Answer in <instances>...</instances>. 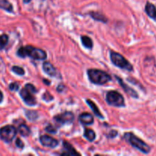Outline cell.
Masks as SVG:
<instances>
[{
    "label": "cell",
    "mask_w": 156,
    "mask_h": 156,
    "mask_svg": "<svg viewBox=\"0 0 156 156\" xmlns=\"http://www.w3.org/2000/svg\"><path fill=\"white\" fill-rule=\"evenodd\" d=\"M17 55L21 58H25L27 56H29L32 59H37V60L45 59L47 57V53L44 50L29 45L20 47L17 51Z\"/></svg>",
    "instance_id": "6da1fadb"
},
{
    "label": "cell",
    "mask_w": 156,
    "mask_h": 156,
    "mask_svg": "<svg viewBox=\"0 0 156 156\" xmlns=\"http://www.w3.org/2000/svg\"><path fill=\"white\" fill-rule=\"evenodd\" d=\"M90 82L95 85H105L111 80V77L108 73L96 69H91L87 72Z\"/></svg>",
    "instance_id": "7a4b0ae2"
},
{
    "label": "cell",
    "mask_w": 156,
    "mask_h": 156,
    "mask_svg": "<svg viewBox=\"0 0 156 156\" xmlns=\"http://www.w3.org/2000/svg\"><path fill=\"white\" fill-rule=\"evenodd\" d=\"M124 138L126 140V142H128L133 147L137 149L143 153L148 154L150 152V146L146 144L141 139L138 138L136 136L134 135L133 133H125Z\"/></svg>",
    "instance_id": "3957f363"
},
{
    "label": "cell",
    "mask_w": 156,
    "mask_h": 156,
    "mask_svg": "<svg viewBox=\"0 0 156 156\" xmlns=\"http://www.w3.org/2000/svg\"><path fill=\"white\" fill-rule=\"evenodd\" d=\"M37 92V90L32 84H26L24 88L20 91V96L24 103L28 106H34L37 104V99L34 94Z\"/></svg>",
    "instance_id": "277c9868"
},
{
    "label": "cell",
    "mask_w": 156,
    "mask_h": 156,
    "mask_svg": "<svg viewBox=\"0 0 156 156\" xmlns=\"http://www.w3.org/2000/svg\"><path fill=\"white\" fill-rule=\"evenodd\" d=\"M110 56H111V60L112 63L116 66L129 72L133 71V67L131 65L130 62L126 60L124 56H122L120 53H116V52H111Z\"/></svg>",
    "instance_id": "5b68a950"
},
{
    "label": "cell",
    "mask_w": 156,
    "mask_h": 156,
    "mask_svg": "<svg viewBox=\"0 0 156 156\" xmlns=\"http://www.w3.org/2000/svg\"><path fill=\"white\" fill-rule=\"evenodd\" d=\"M106 101L111 106L122 108L125 106L124 98L117 91H110L107 93Z\"/></svg>",
    "instance_id": "8992f818"
},
{
    "label": "cell",
    "mask_w": 156,
    "mask_h": 156,
    "mask_svg": "<svg viewBox=\"0 0 156 156\" xmlns=\"http://www.w3.org/2000/svg\"><path fill=\"white\" fill-rule=\"evenodd\" d=\"M18 129L12 125H7L0 128V138L5 143H11L17 135Z\"/></svg>",
    "instance_id": "52a82bcc"
},
{
    "label": "cell",
    "mask_w": 156,
    "mask_h": 156,
    "mask_svg": "<svg viewBox=\"0 0 156 156\" xmlns=\"http://www.w3.org/2000/svg\"><path fill=\"white\" fill-rule=\"evenodd\" d=\"M54 120L60 124H66V123H70L74 120V114L69 111H66L62 114H58L55 116Z\"/></svg>",
    "instance_id": "ba28073f"
},
{
    "label": "cell",
    "mask_w": 156,
    "mask_h": 156,
    "mask_svg": "<svg viewBox=\"0 0 156 156\" xmlns=\"http://www.w3.org/2000/svg\"><path fill=\"white\" fill-rule=\"evenodd\" d=\"M40 142L45 147L54 149L59 145V141L48 135H43L40 137Z\"/></svg>",
    "instance_id": "9c48e42d"
},
{
    "label": "cell",
    "mask_w": 156,
    "mask_h": 156,
    "mask_svg": "<svg viewBox=\"0 0 156 156\" xmlns=\"http://www.w3.org/2000/svg\"><path fill=\"white\" fill-rule=\"evenodd\" d=\"M116 77H117V81H118L119 83H120V86L123 88V90H124V91H126V92L127 93L130 97L134 98H139L138 93H137L135 90L133 89V88H131V87H129L128 85H126V84L125 83V82H123L120 78H119L118 76H116Z\"/></svg>",
    "instance_id": "30bf717a"
},
{
    "label": "cell",
    "mask_w": 156,
    "mask_h": 156,
    "mask_svg": "<svg viewBox=\"0 0 156 156\" xmlns=\"http://www.w3.org/2000/svg\"><path fill=\"white\" fill-rule=\"evenodd\" d=\"M43 69L45 72V73H47L48 76H51V77H55L57 75V71H56V68L49 62H44L43 63Z\"/></svg>",
    "instance_id": "8fae6325"
},
{
    "label": "cell",
    "mask_w": 156,
    "mask_h": 156,
    "mask_svg": "<svg viewBox=\"0 0 156 156\" xmlns=\"http://www.w3.org/2000/svg\"><path fill=\"white\" fill-rule=\"evenodd\" d=\"M79 121L84 125H91L94 123V117L89 113H82L79 117Z\"/></svg>",
    "instance_id": "7c38bea8"
},
{
    "label": "cell",
    "mask_w": 156,
    "mask_h": 156,
    "mask_svg": "<svg viewBox=\"0 0 156 156\" xmlns=\"http://www.w3.org/2000/svg\"><path fill=\"white\" fill-rule=\"evenodd\" d=\"M63 148L65 152L61 153L62 155H79L80 154L76 151V149L66 141H63Z\"/></svg>",
    "instance_id": "4fadbf2b"
},
{
    "label": "cell",
    "mask_w": 156,
    "mask_h": 156,
    "mask_svg": "<svg viewBox=\"0 0 156 156\" xmlns=\"http://www.w3.org/2000/svg\"><path fill=\"white\" fill-rule=\"evenodd\" d=\"M145 10H146V14L150 17L151 18H152L153 20H155L156 21V7L153 4L150 2H147L146 4V8H145Z\"/></svg>",
    "instance_id": "5bb4252c"
},
{
    "label": "cell",
    "mask_w": 156,
    "mask_h": 156,
    "mask_svg": "<svg viewBox=\"0 0 156 156\" xmlns=\"http://www.w3.org/2000/svg\"><path fill=\"white\" fill-rule=\"evenodd\" d=\"M89 15H91V18H92L93 19L95 20V21H101V22L103 23H107L108 21V18H106V16H105V15H103L102 13H100V12H91L89 13Z\"/></svg>",
    "instance_id": "9a60e30c"
},
{
    "label": "cell",
    "mask_w": 156,
    "mask_h": 156,
    "mask_svg": "<svg viewBox=\"0 0 156 156\" xmlns=\"http://www.w3.org/2000/svg\"><path fill=\"white\" fill-rule=\"evenodd\" d=\"M86 102H87V104L89 105V107L91 108V109L92 110V111L94 112V114H95L98 117H99V118H101V119H104V116L102 115V114L101 113L100 110H99V108H98L97 105L94 103V101H92L91 100H89V99H87Z\"/></svg>",
    "instance_id": "2e32d148"
},
{
    "label": "cell",
    "mask_w": 156,
    "mask_h": 156,
    "mask_svg": "<svg viewBox=\"0 0 156 156\" xmlns=\"http://www.w3.org/2000/svg\"><path fill=\"white\" fill-rule=\"evenodd\" d=\"M0 9H2L7 12H13V5L8 0H0Z\"/></svg>",
    "instance_id": "e0dca14e"
},
{
    "label": "cell",
    "mask_w": 156,
    "mask_h": 156,
    "mask_svg": "<svg viewBox=\"0 0 156 156\" xmlns=\"http://www.w3.org/2000/svg\"><path fill=\"white\" fill-rule=\"evenodd\" d=\"M84 136L90 142H92L95 140L96 134L94 132L93 129H88V128H85V131H84Z\"/></svg>",
    "instance_id": "ac0fdd59"
},
{
    "label": "cell",
    "mask_w": 156,
    "mask_h": 156,
    "mask_svg": "<svg viewBox=\"0 0 156 156\" xmlns=\"http://www.w3.org/2000/svg\"><path fill=\"white\" fill-rule=\"evenodd\" d=\"M18 131L22 136H28L30 133V129L25 124L19 125L18 127Z\"/></svg>",
    "instance_id": "d6986e66"
},
{
    "label": "cell",
    "mask_w": 156,
    "mask_h": 156,
    "mask_svg": "<svg viewBox=\"0 0 156 156\" xmlns=\"http://www.w3.org/2000/svg\"><path fill=\"white\" fill-rule=\"evenodd\" d=\"M81 41H82V45L88 49H91L93 47V42L92 40L88 36H82L81 37Z\"/></svg>",
    "instance_id": "ffe728a7"
},
{
    "label": "cell",
    "mask_w": 156,
    "mask_h": 156,
    "mask_svg": "<svg viewBox=\"0 0 156 156\" xmlns=\"http://www.w3.org/2000/svg\"><path fill=\"white\" fill-rule=\"evenodd\" d=\"M26 117L29 119L30 120H36L38 117L37 112L34 111H25Z\"/></svg>",
    "instance_id": "44dd1931"
},
{
    "label": "cell",
    "mask_w": 156,
    "mask_h": 156,
    "mask_svg": "<svg viewBox=\"0 0 156 156\" xmlns=\"http://www.w3.org/2000/svg\"><path fill=\"white\" fill-rule=\"evenodd\" d=\"M9 41V37L6 34H2L0 36V50H2L8 44Z\"/></svg>",
    "instance_id": "7402d4cb"
},
{
    "label": "cell",
    "mask_w": 156,
    "mask_h": 156,
    "mask_svg": "<svg viewBox=\"0 0 156 156\" xmlns=\"http://www.w3.org/2000/svg\"><path fill=\"white\" fill-rule=\"evenodd\" d=\"M12 72L15 73V74L18 75V76H24V70L20 66H14L12 68Z\"/></svg>",
    "instance_id": "603a6c76"
},
{
    "label": "cell",
    "mask_w": 156,
    "mask_h": 156,
    "mask_svg": "<svg viewBox=\"0 0 156 156\" xmlns=\"http://www.w3.org/2000/svg\"><path fill=\"white\" fill-rule=\"evenodd\" d=\"M9 89L11 91H18L19 89V84L18 82H13L9 85Z\"/></svg>",
    "instance_id": "cb8c5ba5"
},
{
    "label": "cell",
    "mask_w": 156,
    "mask_h": 156,
    "mask_svg": "<svg viewBox=\"0 0 156 156\" xmlns=\"http://www.w3.org/2000/svg\"><path fill=\"white\" fill-rule=\"evenodd\" d=\"M43 99H44V101H46L48 102V101H50L53 100V97L49 92H46V93H44V96H43Z\"/></svg>",
    "instance_id": "d4e9b609"
},
{
    "label": "cell",
    "mask_w": 156,
    "mask_h": 156,
    "mask_svg": "<svg viewBox=\"0 0 156 156\" xmlns=\"http://www.w3.org/2000/svg\"><path fill=\"white\" fill-rule=\"evenodd\" d=\"M46 131L50 133H56V129L54 127V126L50 124L49 126H47V127H46Z\"/></svg>",
    "instance_id": "484cf974"
},
{
    "label": "cell",
    "mask_w": 156,
    "mask_h": 156,
    "mask_svg": "<svg viewBox=\"0 0 156 156\" xmlns=\"http://www.w3.org/2000/svg\"><path fill=\"white\" fill-rule=\"evenodd\" d=\"M15 144H16V146L18 148H19V149H23L24 148V143H23V142L21 141V139L18 138L16 140V141H15Z\"/></svg>",
    "instance_id": "4316f807"
},
{
    "label": "cell",
    "mask_w": 156,
    "mask_h": 156,
    "mask_svg": "<svg viewBox=\"0 0 156 156\" xmlns=\"http://www.w3.org/2000/svg\"><path fill=\"white\" fill-rule=\"evenodd\" d=\"M117 135V131L112 130L111 132V133L109 134V136L111 137V138H114V137H115Z\"/></svg>",
    "instance_id": "83f0119b"
},
{
    "label": "cell",
    "mask_w": 156,
    "mask_h": 156,
    "mask_svg": "<svg viewBox=\"0 0 156 156\" xmlns=\"http://www.w3.org/2000/svg\"><path fill=\"white\" fill-rule=\"evenodd\" d=\"M2 100H3V94H2V92L0 91V103L2 101Z\"/></svg>",
    "instance_id": "f1b7e54d"
},
{
    "label": "cell",
    "mask_w": 156,
    "mask_h": 156,
    "mask_svg": "<svg viewBox=\"0 0 156 156\" xmlns=\"http://www.w3.org/2000/svg\"><path fill=\"white\" fill-rule=\"evenodd\" d=\"M44 82H46V83H45L46 85H50V82H49V81H46L45 79H44Z\"/></svg>",
    "instance_id": "f546056e"
},
{
    "label": "cell",
    "mask_w": 156,
    "mask_h": 156,
    "mask_svg": "<svg viewBox=\"0 0 156 156\" xmlns=\"http://www.w3.org/2000/svg\"><path fill=\"white\" fill-rule=\"evenodd\" d=\"M23 1H24V3H28L30 0H23Z\"/></svg>",
    "instance_id": "4dcf8cb0"
}]
</instances>
